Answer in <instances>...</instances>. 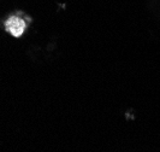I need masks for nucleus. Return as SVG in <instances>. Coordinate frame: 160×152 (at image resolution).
I'll list each match as a JSON object with an SVG mask.
<instances>
[{"label":"nucleus","mask_w":160,"mask_h":152,"mask_svg":"<svg viewBox=\"0 0 160 152\" xmlns=\"http://www.w3.org/2000/svg\"><path fill=\"white\" fill-rule=\"evenodd\" d=\"M6 30L8 33H11L13 36H21L23 34V30L25 28V23L21 18L18 17H10L8 21H6Z\"/></svg>","instance_id":"f257e3e1"}]
</instances>
